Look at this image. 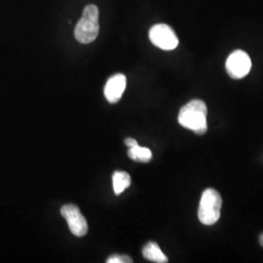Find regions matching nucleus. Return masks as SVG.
Here are the masks:
<instances>
[{
	"label": "nucleus",
	"instance_id": "obj_1",
	"mask_svg": "<svg viewBox=\"0 0 263 263\" xmlns=\"http://www.w3.org/2000/svg\"><path fill=\"white\" fill-rule=\"evenodd\" d=\"M207 114L205 102L192 100L181 107L178 119L183 128L202 136L208 131Z\"/></svg>",
	"mask_w": 263,
	"mask_h": 263
},
{
	"label": "nucleus",
	"instance_id": "obj_2",
	"mask_svg": "<svg viewBox=\"0 0 263 263\" xmlns=\"http://www.w3.org/2000/svg\"><path fill=\"white\" fill-rule=\"evenodd\" d=\"M99 30V8L93 4L87 5L74 29L76 40L82 44H89L98 37Z\"/></svg>",
	"mask_w": 263,
	"mask_h": 263
},
{
	"label": "nucleus",
	"instance_id": "obj_3",
	"mask_svg": "<svg viewBox=\"0 0 263 263\" xmlns=\"http://www.w3.org/2000/svg\"><path fill=\"white\" fill-rule=\"evenodd\" d=\"M222 198L214 188H207L200 200L198 217L204 226H213L220 217Z\"/></svg>",
	"mask_w": 263,
	"mask_h": 263
},
{
	"label": "nucleus",
	"instance_id": "obj_4",
	"mask_svg": "<svg viewBox=\"0 0 263 263\" xmlns=\"http://www.w3.org/2000/svg\"><path fill=\"white\" fill-rule=\"evenodd\" d=\"M149 39L153 45L165 51H172L179 45V38L176 32L165 24L153 26L149 30Z\"/></svg>",
	"mask_w": 263,
	"mask_h": 263
},
{
	"label": "nucleus",
	"instance_id": "obj_5",
	"mask_svg": "<svg viewBox=\"0 0 263 263\" xmlns=\"http://www.w3.org/2000/svg\"><path fill=\"white\" fill-rule=\"evenodd\" d=\"M226 71L233 79H242L248 76L252 68L250 56L242 50H236L231 53L226 61Z\"/></svg>",
	"mask_w": 263,
	"mask_h": 263
},
{
	"label": "nucleus",
	"instance_id": "obj_6",
	"mask_svg": "<svg viewBox=\"0 0 263 263\" xmlns=\"http://www.w3.org/2000/svg\"><path fill=\"white\" fill-rule=\"evenodd\" d=\"M61 214L66 219L70 232L76 237H83L88 232L86 218L76 205H65L61 209Z\"/></svg>",
	"mask_w": 263,
	"mask_h": 263
},
{
	"label": "nucleus",
	"instance_id": "obj_7",
	"mask_svg": "<svg viewBox=\"0 0 263 263\" xmlns=\"http://www.w3.org/2000/svg\"><path fill=\"white\" fill-rule=\"evenodd\" d=\"M126 83L127 79L124 74L118 73L111 76L104 86L105 99L110 104L117 103L122 98L123 93L126 89Z\"/></svg>",
	"mask_w": 263,
	"mask_h": 263
},
{
	"label": "nucleus",
	"instance_id": "obj_8",
	"mask_svg": "<svg viewBox=\"0 0 263 263\" xmlns=\"http://www.w3.org/2000/svg\"><path fill=\"white\" fill-rule=\"evenodd\" d=\"M142 255L147 260L156 263L168 262V257L161 251L159 246L155 242H149L142 249Z\"/></svg>",
	"mask_w": 263,
	"mask_h": 263
},
{
	"label": "nucleus",
	"instance_id": "obj_9",
	"mask_svg": "<svg viewBox=\"0 0 263 263\" xmlns=\"http://www.w3.org/2000/svg\"><path fill=\"white\" fill-rule=\"evenodd\" d=\"M112 184L114 193L116 195L121 194L124 190L131 185V177L128 173L117 171L113 174Z\"/></svg>",
	"mask_w": 263,
	"mask_h": 263
},
{
	"label": "nucleus",
	"instance_id": "obj_10",
	"mask_svg": "<svg viewBox=\"0 0 263 263\" xmlns=\"http://www.w3.org/2000/svg\"><path fill=\"white\" fill-rule=\"evenodd\" d=\"M128 156L130 159L140 163H148L152 159V152L147 147H142L139 144L130 147L128 151Z\"/></svg>",
	"mask_w": 263,
	"mask_h": 263
},
{
	"label": "nucleus",
	"instance_id": "obj_11",
	"mask_svg": "<svg viewBox=\"0 0 263 263\" xmlns=\"http://www.w3.org/2000/svg\"><path fill=\"white\" fill-rule=\"evenodd\" d=\"M107 263H131L133 262L131 257L128 255H121V254H114L107 258Z\"/></svg>",
	"mask_w": 263,
	"mask_h": 263
},
{
	"label": "nucleus",
	"instance_id": "obj_12",
	"mask_svg": "<svg viewBox=\"0 0 263 263\" xmlns=\"http://www.w3.org/2000/svg\"><path fill=\"white\" fill-rule=\"evenodd\" d=\"M125 144L130 148V147H134V146H136V145H138L139 143H138V141H136L135 139H132V138H127L126 140H125Z\"/></svg>",
	"mask_w": 263,
	"mask_h": 263
},
{
	"label": "nucleus",
	"instance_id": "obj_13",
	"mask_svg": "<svg viewBox=\"0 0 263 263\" xmlns=\"http://www.w3.org/2000/svg\"><path fill=\"white\" fill-rule=\"evenodd\" d=\"M259 244H260V246L263 248V233L260 235V237H259Z\"/></svg>",
	"mask_w": 263,
	"mask_h": 263
}]
</instances>
